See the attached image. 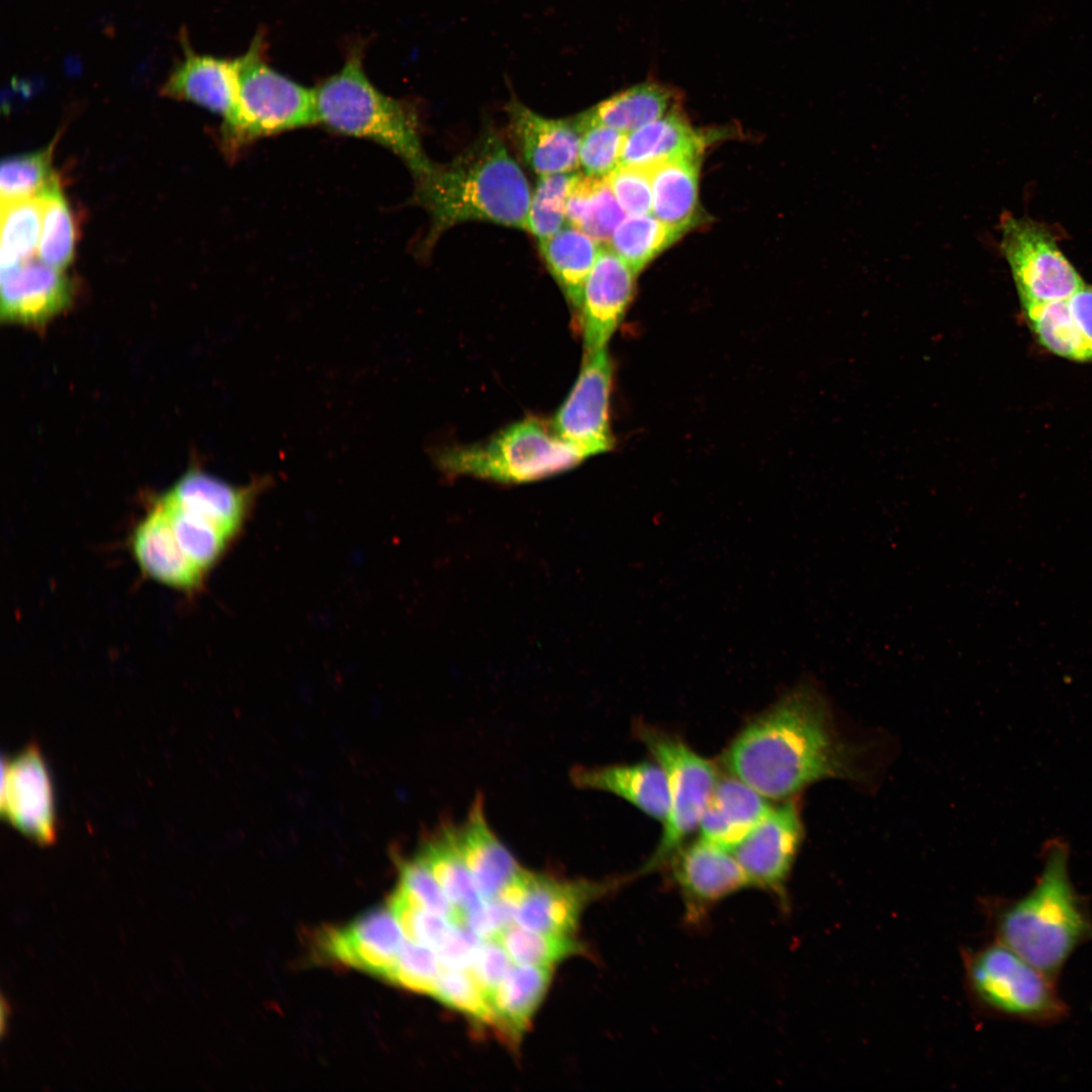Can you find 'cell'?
Listing matches in <instances>:
<instances>
[{
    "label": "cell",
    "instance_id": "1",
    "mask_svg": "<svg viewBox=\"0 0 1092 1092\" xmlns=\"http://www.w3.org/2000/svg\"><path fill=\"white\" fill-rule=\"evenodd\" d=\"M860 752L838 731L809 680L748 722L722 756L728 771L766 799L788 800L825 779L859 780Z\"/></svg>",
    "mask_w": 1092,
    "mask_h": 1092
},
{
    "label": "cell",
    "instance_id": "2",
    "mask_svg": "<svg viewBox=\"0 0 1092 1092\" xmlns=\"http://www.w3.org/2000/svg\"><path fill=\"white\" fill-rule=\"evenodd\" d=\"M413 201L430 216L423 245L429 249L449 228L484 220L528 231L531 203L529 183L491 129L452 161L433 163L415 179Z\"/></svg>",
    "mask_w": 1092,
    "mask_h": 1092
},
{
    "label": "cell",
    "instance_id": "3",
    "mask_svg": "<svg viewBox=\"0 0 1092 1092\" xmlns=\"http://www.w3.org/2000/svg\"><path fill=\"white\" fill-rule=\"evenodd\" d=\"M992 921L997 941L1058 982L1073 953L1092 941L1090 907L1072 883L1064 843L1045 848L1033 887L994 905Z\"/></svg>",
    "mask_w": 1092,
    "mask_h": 1092
},
{
    "label": "cell",
    "instance_id": "4",
    "mask_svg": "<svg viewBox=\"0 0 1092 1092\" xmlns=\"http://www.w3.org/2000/svg\"><path fill=\"white\" fill-rule=\"evenodd\" d=\"M362 52L353 49L343 68L313 89L318 123L388 149L416 179L433 165L423 149L418 113L411 103L383 94L370 82Z\"/></svg>",
    "mask_w": 1092,
    "mask_h": 1092
},
{
    "label": "cell",
    "instance_id": "5",
    "mask_svg": "<svg viewBox=\"0 0 1092 1092\" xmlns=\"http://www.w3.org/2000/svg\"><path fill=\"white\" fill-rule=\"evenodd\" d=\"M585 457L535 418L515 423L473 445L449 447L437 454L441 469L505 483L528 482L575 467Z\"/></svg>",
    "mask_w": 1092,
    "mask_h": 1092
},
{
    "label": "cell",
    "instance_id": "6",
    "mask_svg": "<svg viewBox=\"0 0 1092 1092\" xmlns=\"http://www.w3.org/2000/svg\"><path fill=\"white\" fill-rule=\"evenodd\" d=\"M257 35L239 57V107L233 126L222 130L226 151L237 153L255 141L318 123L313 89L269 67Z\"/></svg>",
    "mask_w": 1092,
    "mask_h": 1092
},
{
    "label": "cell",
    "instance_id": "7",
    "mask_svg": "<svg viewBox=\"0 0 1092 1092\" xmlns=\"http://www.w3.org/2000/svg\"><path fill=\"white\" fill-rule=\"evenodd\" d=\"M968 977L979 1004L994 1015L1038 1026L1069 1016L1058 982L997 940L971 956Z\"/></svg>",
    "mask_w": 1092,
    "mask_h": 1092
},
{
    "label": "cell",
    "instance_id": "8",
    "mask_svg": "<svg viewBox=\"0 0 1092 1092\" xmlns=\"http://www.w3.org/2000/svg\"><path fill=\"white\" fill-rule=\"evenodd\" d=\"M637 735L665 772L669 811L658 844L640 873L648 874L669 861L699 826L717 784L714 764L691 749L677 736L639 724Z\"/></svg>",
    "mask_w": 1092,
    "mask_h": 1092
},
{
    "label": "cell",
    "instance_id": "9",
    "mask_svg": "<svg viewBox=\"0 0 1092 1092\" xmlns=\"http://www.w3.org/2000/svg\"><path fill=\"white\" fill-rule=\"evenodd\" d=\"M1000 250L1021 306L1066 300L1085 285L1042 224L1006 213L1000 220Z\"/></svg>",
    "mask_w": 1092,
    "mask_h": 1092
},
{
    "label": "cell",
    "instance_id": "10",
    "mask_svg": "<svg viewBox=\"0 0 1092 1092\" xmlns=\"http://www.w3.org/2000/svg\"><path fill=\"white\" fill-rule=\"evenodd\" d=\"M613 366L607 349L583 356L576 381L552 421L554 431L585 457L614 445L609 407Z\"/></svg>",
    "mask_w": 1092,
    "mask_h": 1092
},
{
    "label": "cell",
    "instance_id": "11",
    "mask_svg": "<svg viewBox=\"0 0 1092 1092\" xmlns=\"http://www.w3.org/2000/svg\"><path fill=\"white\" fill-rule=\"evenodd\" d=\"M803 837L797 804L788 799L767 815L731 850L750 886L784 900L785 884Z\"/></svg>",
    "mask_w": 1092,
    "mask_h": 1092
},
{
    "label": "cell",
    "instance_id": "12",
    "mask_svg": "<svg viewBox=\"0 0 1092 1092\" xmlns=\"http://www.w3.org/2000/svg\"><path fill=\"white\" fill-rule=\"evenodd\" d=\"M1 811L23 834L39 844L56 838L54 794L44 760L35 745L12 762L2 761Z\"/></svg>",
    "mask_w": 1092,
    "mask_h": 1092
},
{
    "label": "cell",
    "instance_id": "13",
    "mask_svg": "<svg viewBox=\"0 0 1092 1092\" xmlns=\"http://www.w3.org/2000/svg\"><path fill=\"white\" fill-rule=\"evenodd\" d=\"M618 880L563 881L526 871L522 899L514 923L537 932L572 935L584 907L616 888Z\"/></svg>",
    "mask_w": 1092,
    "mask_h": 1092
},
{
    "label": "cell",
    "instance_id": "14",
    "mask_svg": "<svg viewBox=\"0 0 1092 1092\" xmlns=\"http://www.w3.org/2000/svg\"><path fill=\"white\" fill-rule=\"evenodd\" d=\"M668 862L689 918L702 916L710 906L750 886L733 853L702 837L682 844Z\"/></svg>",
    "mask_w": 1092,
    "mask_h": 1092
},
{
    "label": "cell",
    "instance_id": "15",
    "mask_svg": "<svg viewBox=\"0 0 1092 1092\" xmlns=\"http://www.w3.org/2000/svg\"><path fill=\"white\" fill-rule=\"evenodd\" d=\"M404 939L391 910L375 908L344 927L325 930L320 947L338 963L387 980Z\"/></svg>",
    "mask_w": 1092,
    "mask_h": 1092
},
{
    "label": "cell",
    "instance_id": "16",
    "mask_svg": "<svg viewBox=\"0 0 1092 1092\" xmlns=\"http://www.w3.org/2000/svg\"><path fill=\"white\" fill-rule=\"evenodd\" d=\"M636 274L611 249L601 248L579 308L584 355L607 348L630 303Z\"/></svg>",
    "mask_w": 1092,
    "mask_h": 1092
},
{
    "label": "cell",
    "instance_id": "17",
    "mask_svg": "<svg viewBox=\"0 0 1092 1092\" xmlns=\"http://www.w3.org/2000/svg\"><path fill=\"white\" fill-rule=\"evenodd\" d=\"M184 57L161 87L163 96L191 101L219 114L223 129L234 125L239 107L240 60L198 55L182 39Z\"/></svg>",
    "mask_w": 1092,
    "mask_h": 1092
},
{
    "label": "cell",
    "instance_id": "18",
    "mask_svg": "<svg viewBox=\"0 0 1092 1092\" xmlns=\"http://www.w3.org/2000/svg\"><path fill=\"white\" fill-rule=\"evenodd\" d=\"M1 316L7 322L42 324L61 312L72 299V283L63 270L36 256L1 268Z\"/></svg>",
    "mask_w": 1092,
    "mask_h": 1092
},
{
    "label": "cell",
    "instance_id": "19",
    "mask_svg": "<svg viewBox=\"0 0 1092 1092\" xmlns=\"http://www.w3.org/2000/svg\"><path fill=\"white\" fill-rule=\"evenodd\" d=\"M512 136L526 164L538 175L569 173L579 166L581 131L574 118L541 116L517 100L508 106Z\"/></svg>",
    "mask_w": 1092,
    "mask_h": 1092
},
{
    "label": "cell",
    "instance_id": "20",
    "mask_svg": "<svg viewBox=\"0 0 1092 1092\" xmlns=\"http://www.w3.org/2000/svg\"><path fill=\"white\" fill-rule=\"evenodd\" d=\"M263 485V480H257L247 486H235L200 469H190L163 497L232 538Z\"/></svg>",
    "mask_w": 1092,
    "mask_h": 1092
},
{
    "label": "cell",
    "instance_id": "21",
    "mask_svg": "<svg viewBox=\"0 0 1092 1092\" xmlns=\"http://www.w3.org/2000/svg\"><path fill=\"white\" fill-rule=\"evenodd\" d=\"M460 855L484 901L496 898L522 867L489 826L481 796L473 801L465 820L455 825Z\"/></svg>",
    "mask_w": 1092,
    "mask_h": 1092
},
{
    "label": "cell",
    "instance_id": "22",
    "mask_svg": "<svg viewBox=\"0 0 1092 1092\" xmlns=\"http://www.w3.org/2000/svg\"><path fill=\"white\" fill-rule=\"evenodd\" d=\"M570 779L580 789L614 794L657 821L664 823L667 818L668 784L657 762L574 767Z\"/></svg>",
    "mask_w": 1092,
    "mask_h": 1092
},
{
    "label": "cell",
    "instance_id": "23",
    "mask_svg": "<svg viewBox=\"0 0 1092 1092\" xmlns=\"http://www.w3.org/2000/svg\"><path fill=\"white\" fill-rule=\"evenodd\" d=\"M131 549L141 569L158 582L178 589H192L201 582L203 573L181 549L159 503L135 528Z\"/></svg>",
    "mask_w": 1092,
    "mask_h": 1092
},
{
    "label": "cell",
    "instance_id": "24",
    "mask_svg": "<svg viewBox=\"0 0 1092 1092\" xmlns=\"http://www.w3.org/2000/svg\"><path fill=\"white\" fill-rule=\"evenodd\" d=\"M771 807L741 780L718 779L701 817V837L731 851Z\"/></svg>",
    "mask_w": 1092,
    "mask_h": 1092
},
{
    "label": "cell",
    "instance_id": "25",
    "mask_svg": "<svg viewBox=\"0 0 1092 1092\" xmlns=\"http://www.w3.org/2000/svg\"><path fill=\"white\" fill-rule=\"evenodd\" d=\"M648 166L652 214L684 233L697 215L699 157L667 159Z\"/></svg>",
    "mask_w": 1092,
    "mask_h": 1092
},
{
    "label": "cell",
    "instance_id": "26",
    "mask_svg": "<svg viewBox=\"0 0 1092 1092\" xmlns=\"http://www.w3.org/2000/svg\"><path fill=\"white\" fill-rule=\"evenodd\" d=\"M701 136L676 111L627 133L619 165H649L662 160L699 157Z\"/></svg>",
    "mask_w": 1092,
    "mask_h": 1092
},
{
    "label": "cell",
    "instance_id": "27",
    "mask_svg": "<svg viewBox=\"0 0 1092 1092\" xmlns=\"http://www.w3.org/2000/svg\"><path fill=\"white\" fill-rule=\"evenodd\" d=\"M552 968L515 965L491 996L498 1031L517 1041L547 992Z\"/></svg>",
    "mask_w": 1092,
    "mask_h": 1092
},
{
    "label": "cell",
    "instance_id": "28",
    "mask_svg": "<svg viewBox=\"0 0 1092 1092\" xmlns=\"http://www.w3.org/2000/svg\"><path fill=\"white\" fill-rule=\"evenodd\" d=\"M539 244L550 273L568 302L579 310L586 279L601 249L599 243L567 224Z\"/></svg>",
    "mask_w": 1092,
    "mask_h": 1092
},
{
    "label": "cell",
    "instance_id": "29",
    "mask_svg": "<svg viewBox=\"0 0 1092 1092\" xmlns=\"http://www.w3.org/2000/svg\"><path fill=\"white\" fill-rule=\"evenodd\" d=\"M418 857L462 915L464 925L465 915L480 907L484 900L460 855L454 824L445 823L433 832Z\"/></svg>",
    "mask_w": 1092,
    "mask_h": 1092
},
{
    "label": "cell",
    "instance_id": "30",
    "mask_svg": "<svg viewBox=\"0 0 1092 1092\" xmlns=\"http://www.w3.org/2000/svg\"><path fill=\"white\" fill-rule=\"evenodd\" d=\"M671 100L669 89L654 82H644L615 94L574 118L579 123L603 124L629 133L662 117Z\"/></svg>",
    "mask_w": 1092,
    "mask_h": 1092
},
{
    "label": "cell",
    "instance_id": "31",
    "mask_svg": "<svg viewBox=\"0 0 1092 1092\" xmlns=\"http://www.w3.org/2000/svg\"><path fill=\"white\" fill-rule=\"evenodd\" d=\"M568 224L598 243H609L626 213L605 178L572 174L565 207Z\"/></svg>",
    "mask_w": 1092,
    "mask_h": 1092
},
{
    "label": "cell",
    "instance_id": "32",
    "mask_svg": "<svg viewBox=\"0 0 1092 1092\" xmlns=\"http://www.w3.org/2000/svg\"><path fill=\"white\" fill-rule=\"evenodd\" d=\"M1027 325L1050 353L1079 363L1092 361L1089 347L1077 326L1068 299L1022 306Z\"/></svg>",
    "mask_w": 1092,
    "mask_h": 1092
},
{
    "label": "cell",
    "instance_id": "33",
    "mask_svg": "<svg viewBox=\"0 0 1092 1092\" xmlns=\"http://www.w3.org/2000/svg\"><path fill=\"white\" fill-rule=\"evenodd\" d=\"M682 233L652 213L627 215L610 240L611 249L637 274Z\"/></svg>",
    "mask_w": 1092,
    "mask_h": 1092
},
{
    "label": "cell",
    "instance_id": "34",
    "mask_svg": "<svg viewBox=\"0 0 1092 1092\" xmlns=\"http://www.w3.org/2000/svg\"><path fill=\"white\" fill-rule=\"evenodd\" d=\"M41 222L38 196L1 202V268L36 256Z\"/></svg>",
    "mask_w": 1092,
    "mask_h": 1092
},
{
    "label": "cell",
    "instance_id": "35",
    "mask_svg": "<svg viewBox=\"0 0 1092 1092\" xmlns=\"http://www.w3.org/2000/svg\"><path fill=\"white\" fill-rule=\"evenodd\" d=\"M38 197L42 205V222L36 257L47 265L64 271L74 257L76 233L58 179Z\"/></svg>",
    "mask_w": 1092,
    "mask_h": 1092
},
{
    "label": "cell",
    "instance_id": "36",
    "mask_svg": "<svg viewBox=\"0 0 1092 1092\" xmlns=\"http://www.w3.org/2000/svg\"><path fill=\"white\" fill-rule=\"evenodd\" d=\"M158 503L166 513L181 549L204 574L220 557L231 538L211 523L163 496Z\"/></svg>",
    "mask_w": 1092,
    "mask_h": 1092
},
{
    "label": "cell",
    "instance_id": "37",
    "mask_svg": "<svg viewBox=\"0 0 1092 1092\" xmlns=\"http://www.w3.org/2000/svg\"><path fill=\"white\" fill-rule=\"evenodd\" d=\"M494 940L507 950L515 965L551 967L583 951L582 944L572 935L537 932L513 923Z\"/></svg>",
    "mask_w": 1092,
    "mask_h": 1092
},
{
    "label": "cell",
    "instance_id": "38",
    "mask_svg": "<svg viewBox=\"0 0 1092 1092\" xmlns=\"http://www.w3.org/2000/svg\"><path fill=\"white\" fill-rule=\"evenodd\" d=\"M53 150L54 143L41 151L2 162L1 202L38 196L57 178L52 169Z\"/></svg>",
    "mask_w": 1092,
    "mask_h": 1092
},
{
    "label": "cell",
    "instance_id": "39",
    "mask_svg": "<svg viewBox=\"0 0 1092 1092\" xmlns=\"http://www.w3.org/2000/svg\"><path fill=\"white\" fill-rule=\"evenodd\" d=\"M392 895L414 908L443 916L454 925L464 926L462 915L418 856L401 864L398 885Z\"/></svg>",
    "mask_w": 1092,
    "mask_h": 1092
},
{
    "label": "cell",
    "instance_id": "40",
    "mask_svg": "<svg viewBox=\"0 0 1092 1092\" xmlns=\"http://www.w3.org/2000/svg\"><path fill=\"white\" fill-rule=\"evenodd\" d=\"M446 1006L498 1030L490 1000L468 971L442 968L432 995Z\"/></svg>",
    "mask_w": 1092,
    "mask_h": 1092
},
{
    "label": "cell",
    "instance_id": "41",
    "mask_svg": "<svg viewBox=\"0 0 1092 1092\" xmlns=\"http://www.w3.org/2000/svg\"><path fill=\"white\" fill-rule=\"evenodd\" d=\"M572 174L556 173L540 176L531 197L528 231L539 242L564 226L566 198Z\"/></svg>",
    "mask_w": 1092,
    "mask_h": 1092
},
{
    "label": "cell",
    "instance_id": "42",
    "mask_svg": "<svg viewBox=\"0 0 1092 1092\" xmlns=\"http://www.w3.org/2000/svg\"><path fill=\"white\" fill-rule=\"evenodd\" d=\"M579 165L583 173L605 178L620 164L621 152L627 133L597 123H579Z\"/></svg>",
    "mask_w": 1092,
    "mask_h": 1092
},
{
    "label": "cell",
    "instance_id": "43",
    "mask_svg": "<svg viewBox=\"0 0 1092 1092\" xmlns=\"http://www.w3.org/2000/svg\"><path fill=\"white\" fill-rule=\"evenodd\" d=\"M441 970L442 966L434 949L406 940L387 981L432 996Z\"/></svg>",
    "mask_w": 1092,
    "mask_h": 1092
},
{
    "label": "cell",
    "instance_id": "44",
    "mask_svg": "<svg viewBox=\"0 0 1092 1092\" xmlns=\"http://www.w3.org/2000/svg\"><path fill=\"white\" fill-rule=\"evenodd\" d=\"M605 179L627 215L652 213L648 165H619Z\"/></svg>",
    "mask_w": 1092,
    "mask_h": 1092
},
{
    "label": "cell",
    "instance_id": "45",
    "mask_svg": "<svg viewBox=\"0 0 1092 1092\" xmlns=\"http://www.w3.org/2000/svg\"><path fill=\"white\" fill-rule=\"evenodd\" d=\"M389 909L396 918L407 941L438 949L449 936L452 924L443 916L414 908L392 895Z\"/></svg>",
    "mask_w": 1092,
    "mask_h": 1092
},
{
    "label": "cell",
    "instance_id": "46",
    "mask_svg": "<svg viewBox=\"0 0 1092 1092\" xmlns=\"http://www.w3.org/2000/svg\"><path fill=\"white\" fill-rule=\"evenodd\" d=\"M515 966L513 960L494 940H482L468 972L490 1000L492 994Z\"/></svg>",
    "mask_w": 1092,
    "mask_h": 1092
},
{
    "label": "cell",
    "instance_id": "47",
    "mask_svg": "<svg viewBox=\"0 0 1092 1092\" xmlns=\"http://www.w3.org/2000/svg\"><path fill=\"white\" fill-rule=\"evenodd\" d=\"M515 910L499 898L484 901L465 915L464 926L482 940L494 939L514 923Z\"/></svg>",
    "mask_w": 1092,
    "mask_h": 1092
},
{
    "label": "cell",
    "instance_id": "48",
    "mask_svg": "<svg viewBox=\"0 0 1092 1092\" xmlns=\"http://www.w3.org/2000/svg\"><path fill=\"white\" fill-rule=\"evenodd\" d=\"M481 942L467 927L455 926L435 952L442 968L468 971Z\"/></svg>",
    "mask_w": 1092,
    "mask_h": 1092
},
{
    "label": "cell",
    "instance_id": "49",
    "mask_svg": "<svg viewBox=\"0 0 1092 1092\" xmlns=\"http://www.w3.org/2000/svg\"><path fill=\"white\" fill-rule=\"evenodd\" d=\"M1072 315L1092 354V285H1084L1068 299Z\"/></svg>",
    "mask_w": 1092,
    "mask_h": 1092
},
{
    "label": "cell",
    "instance_id": "50",
    "mask_svg": "<svg viewBox=\"0 0 1092 1092\" xmlns=\"http://www.w3.org/2000/svg\"><path fill=\"white\" fill-rule=\"evenodd\" d=\"M10 1013H11L10 1004L7 1001H5V997L2 995V999H1V1034L2 1035L5 1034V1029L7 1027L6 1022L8 1021Z\"/></svg>",
    "mask_w": 1092,
    "mask_h": 1092
}]
</instances>
